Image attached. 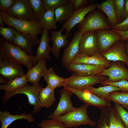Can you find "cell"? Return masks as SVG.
I'll list each match as a JSON object with an SVG mask.
<instances>
[{"instance_id":"6da1fadb","label":"cell","mask_w":128,"mask_h":128,"mask_svg":"<svg viewBox=\"0 0 128 128\" xmlns=\"http://www.w3.org/2000/svg\"><path fill=\"white\" fill-rule=\"evenodd\" d=\"M35 56L27 54L20 48L10 43L3 37L0 38V58L26 66L27 70L34 65Z\"/></svg>"},{"instance_id":"7a4b0ae2","label":"cell","mask_w":128,"mask_h":128,"mask_svg":"<svg viewBox=\"0 0 128 128\" xmlns=\"http://www.w3.org/2000/svg\"><path fill=\"white\" fill-rule=\"evenodd\" d=\"M88 105H82L79 107L63 115L55 118L63 123L67 128H76L83 125L95 126L96 123L88 117L87 109Z\"/></svg>"},{"instance_id":"3957f363","label":"cell","mask_w":128,"mask_h":128,"mask_svg":"<svg viewBox=\"0 0 128 128\" xmlns=\"http://www.w3.org/2000/svg\"><path fill=\"white\" fill-rule=\"evenodd\" d=\"M4 22L9 26L14 28L21 32L37 36L42 34L43 29L41 26L40 20H32L16 19L8 15L1 11Z\"/></svg>"},{"instance_id":"277c9868","label":"cell","mask_w":128,"mask_h":128,"mask_svg":"<svg viewBox=\"0 0 128 128\" xmlns=\"http://www.w3.org/2000/svg\"><path fill=\"white\" fill-rule=\"evenodd\" d=\"M77 27L83 33L100 29H110L111 26L101 12L96 9L88 13L78 24Z\"/></svg>"},{"instance_id":"5b68a950","label":"cell","mask_w":128,"mask_h":128,"mask_svg":"<svg viewBox=\"0 0 128 128\" xmlns=\"http://www.w3.org/2000/svg\"><path fill=\"white\" fill-rule=\"evenodd\" d=\"M43 88L41 85L39 83L36 85H27L11 92L5 91V94L2 98V103L5 104L10 98L17 94H24L27 97L29 104L34 106L32 113L36 114L40 111L41 108L40 105L39 94Z\"/></svg>"},{"instance_id":"8992f818","label":"cell","mask_w":128,"mask_h":128,"mask_svg":"<svg viewBox=\"0 0 128 128\" xmlns=\"http://www.w3.org/2000/svg\"><path fill=\"white\" fill-rule=\"evenodd\" d=\"M108 78L106 76L98 75H90L86 76H77L74 74L66 78L65 85L74 89L82 90L101 83Z\"/></svg>"},{"instance_id":"52a82bcc","label":"cell","mask_w":128,"mask_h":128,"mask_svg":"<svg viewBox=\"0 0 128 128\" xmlns=\"http://www.w3.org/2000/svg\"><path fill=\"white\" fill-rule=\"evenodd\" d=\"M125 64L120 61H111L110 67L98 75L108 77L105 81L113 82L121 80L128 81V68Z\"/></svg>"},{"instance_id":"ba28073f","label":"cell","mask_w":128,"mask_h":128,"mask_svg":"<svg viewBox=\"0 0 128 128\" xmlns=\"http://www.w3.org/2000/svg\"><path fill=\"white\" fill-rule=\"evenodd\" d=\"M5 12L10 17L16 19L29 21L36 19L29 0H16L14 4Z\"/></svg>"},{"instance_id":"9c48e42d","label":"cell","mask_w":128,"mask_h":128,"mask_svg":"<svg viewBox=\"0 0 128 128\" xmlns=\"http://www.w3.org/2000/svg\"><path fill=\"white\" fill-rule=\"evenodd\" d=\"M99 52H105L116 42L121 40L120 34L114 30L100 29L96 31Z\"/></svg>"},{"instance_id":"30bf717a","label":"cell","mask_w":128,"mask_h":128,"mask_svg":"<svg viewBox=\"0 0 128 128\" xmlns=\"http://www.w3.org/2000/svg\"><path fill=\"white\" fill-rule=\"evenodd\" d=\"M79 53L90 56L100 53L96 31L82 33L80 39Z\"/></svg>"},{"instance_id":"8fae6325","label":"cell","mask_w":128,"mask_h":128,"mask_svg":"<svg viewBox=\"0 0 128 128\" xmlns=\"http://www.w3.org/2000/svg\"><path fill=\"white\" fill-rule=\"evenodd\" d=\"M13 28L15 37L12 44L20 48L28 55H33V47L39 44L40 41L37 36L22 33Z\"/></svg>"},{"instance_id":"7c38bea8","label":"cell","mask_w":128,"mask_h":128,"mask_svg":"<svg viewBox=\"0 0 128 128\" xmlns=\"http://www.w3.org/2000/svg\"><path fill=\"white\" fill-rule=\"evenodd\" d=\"M64 87L71 91L81 101L88 105H93L100 108L111 105V101L101 98L86 89L78 90L67 86Z\"/></svg>"},{"instance_id":"4fadbf2b","label":"cell","mask_w":128,"mask_h":128,"mask_svg":"<svg viewBox=\"0 0 128 128\" xmlns=\"http://www.w3.org/2000/svg\"><path fill=\"white\" fill-rule=\"evenodd\" d=\"M60 97L58 104L55 110L49 116V118H55L63 114H66L75 109L71 100L73 92L64 87L59 92Z\"/></svg>"},{"instance_id":"5bb4252c","label":"cell","mask_w":128,"mask_h":128,"mask_svg":"<svg viewBox=\"0 0 128 128\" xmlns=\"http://www.w3.org/2000/svg\"><path fill=\"white\" fill-rule=\"evenodd\" d=\"M101 54L108 60L123 62L128 67V56L126 51L125 41H120L116 42Z\"/></svg>"},{"instance_id":"9a60e30c","label":"cell","mask_w":128,"mask_h":128,"mask_svg":"<svg viewBox=\"0 0 128 128\" xmlns=\"http://www.w3.org/2000/svg\"><path fill=\"white\" fill-rule=\"evenodd\" d=\"M82 33L79 30L74 34L72 38L65 48L61 58L62 64L66 67L79 53L80 39Z\"/></svg>"},{"instance_id":"2e32d148","label":"cell","mask_w":128,"mask_h":128,"mask_svg":"<svg viewBox=\"0 0 128 128\" xmlns=\"http://www.w3.org/2000/svg\"><path fill=\"white\" fill-rule=\"evenodd\" d=\"M0 74L8 81L25 75L22 65L0 58Z\"/></svg>"},{"instance_id":"e0dca14e","label":"cell","mask_w":128,"mask_h":128,"mask_svg":"<svg viewBox=\"0 0 128 128\" xmlns=\"http://www.w3.org/2000/svg\"><path fill=\"white\" fill-rule=\"evenodd\" d=\"M64 30L62 28L59 31L54 30L50 31L51 35V40L53 44L51 52L57 59L59 58L61 48H66L70 42L67 38L72 35V34L70 32L62 34V32Z\"/></svg>"},{"instance_id":"ac0fdd59","label":"cell","mask_w":128,"mask_h":128,"mask_svg":"<svg viewBox=\"0 0 128 128\" xmlns=\"http://www.w3.org/2000/svg\"><path fill=\"white\" fill-rule=\"evenodd\" d=\"M96 9L95 4L92 3L74 10L69 19L62 24V28L66 33L70 32L75 26L83 20L87 14Z\"/></svg>"},{"instance_id":"d6986e66","label":"cell","mask_w":128,"mask_h":128,"mask_svg":"<svg viewBox=\"0 0 128 128\" xmlns=\"http://www.w3.org/2000/svg\"><path fill=\"white\" fill-rule=\"evenodd\" d=\"M110 62L111 61L107 59L100 53L90 56L78 53L70 64H85L102 66L107 68L110 67Z\"/></svg>"},{"instance_id":"ffe728a7","label":"cell","mask_w":128,"mask_h":128,"mask_svg":"<svg viewBox=\"0 0 128 128\" xmlns=\"http://www.w3.org/2000/svg\"><path fill=\"white\" fill-rule=\"evenodd\" d=\"M66 68L73 72L75 75L80 76L98 75L107 69L102 66L82 63L70 64Z\"/></svg>"},{"instance_id":"44dd1931","label":"cell","mask_w":128,"mask_h":128,"mask_svg":"<svg viewBox=\"0 0 128 128\" xmlns=\"http://www.w3.org/2000/svg\"><path fill=\"white\" fill-rule=\"evenodd\" d=\"M100 109L101 112L97 128H116V116L114 107L111 105Z\"/></svg>"},{"instance_id":"7402d4cb","label":"cell","mask_w":128,"mask_h":128,"mask_svg":"<svg viewBox=\"0 0 128 128\" xmlns=\"http://www.w3.org/2000/svg\"><path fill=\"white\" fill-rule=\"evenodd\" d=\"M46 61L43 58L40 57L35 65L27 70L25 75L28 82L32 83L34 85L39 84L41 78L43 76L47 69L46 65Z\"/></svg>"},{"instance_id":"603a6c76","label":"cell","mask_w":128,"mask_h":128,"mask_svg":"<svg viewBox=\"0 0 128 128\" xmlns=\"http://www.w3.org/2000/svg\"><path fill=\"white\" fill-rule=\"evenodd\" d=\"M50 40L49 31L43 29L39 45L36 53L34 65L40 57H42L46 60L50 59V53L52 47L50 45L49 42Z\"/></svg>"},{"instance_id":"cb8c5ba5","label":"cell","mask_w":128,"mask_h":128,"mask_svg":"<svg viewBox=\"0 0 128 128\" xmlns=\"http://www.w3.org/2000/svg\"><path fill=\"white\" fill-rule=\"evenodd\" d=\"M21 119H26L28 122H33L35 121V119L31 114H23L13 115L7 111H5L2 112L0 110L1 128H7L13 122L16 120Z\"/></svg>"},{"instance_id":"d4e9b609","label":"cell","mask_w":128,"mask_h":128,"mask_svg":"<svg viewBox=\"0 0 128 128\" xmlns=\"http://www.w3.org/2000/svg\"><path fill=\"white\" fill-rule=\"evenodd\" d=\"M95 4L96 8L101 10L106 15L108 21L111 27L120 23L116 15L113 0H107L101 4Z\"/></svg>"},{"instance_id":"484cf974","label":"cell","mask_w":128,"mask_h":128,"mask_svg":"<svg viewBox=\"0 0 128 128\" xmlns=\"http://www.w3.org/2000/svg\"><path fill=\"white\" fill-rule=\"evenodd\" d=\"M43 77L47 83V86L54 90L65 85L66 78L58 75L53 67L47 69Z\"/></svg>"},{"instance_id":"4316f807","label":"cell","mask_w":128,"mask_h":128,"mask_svg":"<svg viewBox=\"0 0 128 128\" xmlns=\"http://www.w3.org/2000/svg\"><path fill=\"white\" fill-rule=\"evenodd\" d=\"M40 105L41 107L50 108L56 101L54 90L48 86L43 88L39 94Z\"/></svg>"},{"instance_id":"83f0119b","label":"cell","mask_w":128,"mask_h":128,"mask_svg":"<svg viewBox=\"0 0 128 128\" xmlns=\"http://www.w3.org/2000/svg\"><path fill=\"white\" fill-rule=\"evenodd\" d=\"M74 11L72 5L69 2L58 8L54 11L56 21L60 23H65L70 18Z\"/></svg>"},{"instance_id":"f1b7e54d","label":"cell","mask_w":128,"mask_h":128,"mask_svg":"<svg viewBox=\"0 0 128 128\" xmlns=\"http://www.w3.org/2000/svg\"><path fill=\"white\" fill-rule=\"evenodd\" d=\"M28 82L24 75L10 80L6 83L0 85V89L4 90L6 92H12L27 85Z\"/></svg>"},{"instance_id":"f546056e","label":"cell","mask_w":128,"mask_h":128,"mask_svg":"<svg viewBox=\"0 0 128 128\" xmlns=\"http://www.w3.org/2000/svg\"><path fill=\"white\" fill-rule=\"evenodd\" d=\"M54 11H46L40 20V23L43 29L49 31L55 29L57 27Z\"/></svg>"},{"instance_id":"4dcf8cb0","label":"cell","mask_w":128,"mask_h":128,"mask_svg":"<svg viewBox=\"0 0 128 128\" xmlns=\"http://www.w3.org/2000/svg\"><path fill=\"white\" fill-rule=\"evenodd\" d=\"M99 97L107 99L110 95V93L115 91H121L119 87L113 85H108L103 87H100L98 88L92 86L85 89Z\"/></svg>"},{"instance_id":"1f68e13d","label":"cell","mask_w":128,"mask_h":128,"mask_svg":"<svg viewBox=\"0 0 128 128\" xmlns=\"http://www.w3.org/2000/svg\"><path fill=\"white\" fill-rule=\"evenodd\" d=\"M107 100L120 104L128 111V92L113 91Z\"/></svg>"},{"instance_id":"d6a6232c","label":"cell","mask_w":128,"mask_h":128,"mask_svg":"<svg viewBox=\"0 0 128 128\" xmlns=\"http://www.w3.org/2000/svg\"><path fill=\"white\" fill-rule=\"evenodd\" d=\"M31 9L36 19L40 20L46 11L41 0H29Z\"/></svg>"},{"instance_id":"836d02e7","label":"cell","mask_w":128,"mask_h":128,"mask_svg":"<svg viewBox=\"0 0 128 128\" xmlns=\"http://www.w3.org/2000/svg\"><path fill=\"white\" fill-rule=\"evenodd\" d=\"M114 107L116 116L121 120L126 128H128V111L116 102H114Z\"/></svg>"},{"instance_id":"e575fe53","label":"cell","mask_w":128,"mask_h":128,"mask_svg":"<svg viewBox=\"0 0 128 128\" xmlns=\"http://www.w3.org/2000/svg\"><path fill=\"white\" fill-rule=\"evenodd\" d=\"M42 1L46 11H54L58 8L69 2L68 0H42Z\"/></svg>"},{"instance_id":"d590c367","label":"cell","mask_w":128,"mask_h":128,"mask_svg":"<svg viewBox=\"0 0 128 128\" xmlns=\"http://www.w3.org/2000/svg\"><path fill=\"white\" fill-rule=\"evenodd\" d=\"M38 125L41 128H66L63 123L55 118L42 120Z\"/></svg>"},{"instance_id":"8d00e7d4","label":"cell","mask_w":128,"mask_h":128,"mask_svg":"<svg viewBox=\"0 0 128 128\" xmlns=\"http://www.w3.org/2000/svg\"><path fill=\"white\" fill-rule=\"evenodd\" d=\"M0 34L9 42L13 43L15 37L13 27L9 26L4 27L0 26Z\"/></svg>"},{"instance_id":"74e56055","label":"cell","mask_w":128,"mask_h":128,"mask_svg":"<svg viewBox=\"0 0 128 128\" xmlns=\"http://www.w3.org/2000/svg\"><path fill=\"white\" fill-rule=\"evenodd\" d=\"M101 83L102 86L110 85L115 86L120 88L122 92H128V81L126 80H121L113 82H109L104 81Z\"/></svg>"},{"instance_id":"f35d334b","label":"cell","mask_w":128,"mask_h":128,"mask_svg":"<svg viewBox=\"0 0 128 128\" xmlns=\"http://www.w3.org/2000/svg\"><path fill=\"white\" fill-rule=\"evenodd\" d=\"M114 9L117 16L120 22L123 12L125 0H113Z\"/></svg>"},{"instance_id":"ab89813d","label":"cell","mask_w":128,"mask_h":128,"mask_svg":"<svg viewBox=\"0 0 128 128\" xmlns=\"http://www.w3.org/2000/svg\"><path fill=\"white\" fill-rule=\"evenodd\" d=\"M72 5L74 10L82 7L88 6L89 0H68Z\"/></svg>"},{"instance_id":"60d3db41","label":"cell","mask_w":128,"mask_h":128,"mask_svg":"<svg viewBox=\"0 0 128 128\" xmlns=\"http://www.w3.org/2000/svg\"><path fill=\"white\" fill-rule=\"evenodd\" d=\"M111 29L118 31H128V17L120 23L112 26Z\"/></svg>"},{"instance_id":"b9f144b4","label":"cell","mask_w":128,"mask_h":128,"mask_svg":"<svg viewBox=\"0 0 128 128\" xmlns=\"http://www.w3.org/2000/svg\"><path fill=\"white\" fill-rule=\"evenodd\" d=\"M16 0H0V10L5 12L15 3Z\"/></svg>"},{"instance_id":"7bdbcfd3","label":"cell","mask_w":128,"mask_h":128,"mask_svg":"<svg viewBox=\"0 0 128 128\" xmlns=\"http://www.w3.org/2000/svg\"><path fill=\"white\" fill-rule=\"evenodd\" d=\"M128 17V0H125L124 9L121 18L122 22Z\"/></svg>"},{"instance_id":"ee69618b","label":"cell","mask_w":128,"mask_h":128,"mask_svg":"<svg viewBox=\"0 0 128 128\" xmlns=\"http://www.w3.org/2000/svg\"><path fill=\"white\" fill-rule=\"evenodd\" d=\"M113 29L117 32L120 34L122 37L121 41H125L126 40L128 39V31H119Z\"/></svg>"},{"instance_id":"f6af8a7d","label":"cell","mask_w":128,"mask_h":128,"mask_svg":"<svg viewBox=\"0 0 128 128\" xmlns=\"http://www.w3.org/2000/svg\"><path fill=\"white\" fill-rule=\"evenodd\" d=\"M116 128H126L121 120L116 116Z\"/></svg>"},{"instance_id":"bcb514c9","label":"cell","mask_w":128,"mask_h":128,"mask_svg":"<svg viewBox=\"0 0 128 128\" xmlns=\"http://www.w3.org/2000/svg\"><path fill=\"white\" fill-rule=\"evenodd\" d=\"M8 81L5 77L1 75L0 76V83L5 84L7 83Z\"/></svg>"},{"instance_id":"7dc6e473","label":"cell","mask_w":128,"mask_h":128,"mask_svg":"<svg viewBox=\"0 0 128 128\" xmlns=\"http://www.w3.org/2000/svg\"><path fill=\"white\" fill-rule=\"evenodd\" d=\"M4 23L1 12L0 11V26L4 27Z\"/></svg>"},{"instance_id":"c3c4849f","label":"cell","mask_w":128,"mask_h":128,"mask_svg":"<svg viewBox=\"0 0 128 128\" xmlns=\"http://www.w3.org/2000/svg\"><path fill=\"white\" fill-rule=\"evenodd\" d=\"M125 45L126 51L128 56V39L125 41Z\"/></svg>"},{"instance_id":"681fc988","label":"cell","mask_w":128,"mask_h":128,"mask_svg":"<svg viewBox=\"0 0 128 128\" xmlns=\"http://www.w3.org/2000/svg\"></svg>"}]
</instances>
